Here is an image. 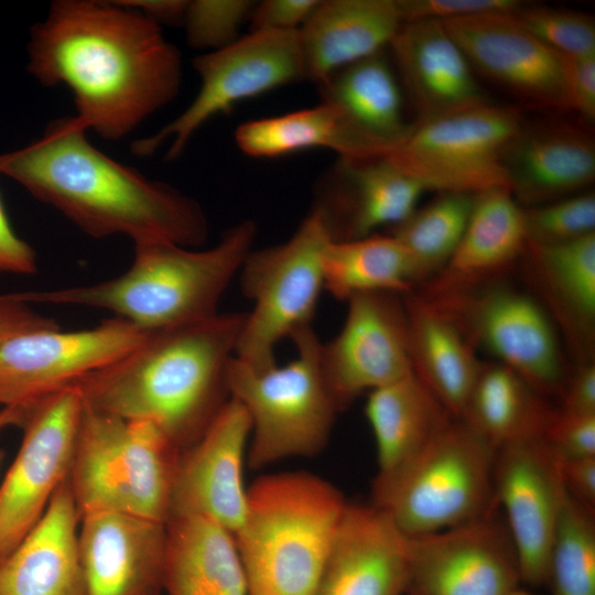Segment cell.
<instances>
[{
	"label": "cell",
	"mask_w": 595,
	"mask_h": 595,
	"mask_svg": "<svg viewBox=\"0 0 595 595\" xmlns=\"http://www.w3.org/2000/svg\"><path fill=\"white\" fill-rule=\"evenodd\" d=\"M28 56L29 73L43 86H67L76 120L106 140L130 134L182 83L178 50L126 1H53L31 28Z\"/></svg>",
	"instance_id": "obj_1"
},
{
	"label": "cell",
	"mask_w": 595,
	"mask_h": 595,
	"mask_svg": "<svg viewBox=\"0 0 595 595\" xmlns=\"http://www.w3.org/2000/svg\"><path fill=\"white\" fill-rule=\"evenodd\" d=\"M0 174L93 238L195 248L208 237L197 201L108 156L74 116L52 120L39 139L1 153Z\"/></svg>",
	"instance_id": "obj_2"
},
{
	"label": "cell",
	"mask_w": 595,
	"mask_h": 595,
	"mask_svg": "<svg viewBox=\"0 0 595 595\" xmlns=\"http://www.w3.org/2000/svg\"><path fill=\"white\" fill-rule=\"evenodd\" d=\"M245 317L218 312L150 332L132 350L74 386L86 404L151 422L184 451L229 399L227 372Z\"/></svg>",
	"instance_id": "obj_3"
},
{
	"label": "cell",
	"mask_w": 595,
	"mask_h": 595,
	"mask_svg": "<svg viewBox=\"0 0 595 595\" xmlns=\"http://www.w3.org/2000/svg\"><path fill=\"white\" fill-rule=\"evenodd\" d=\"M257 226L244 220L204 250L164 241L133 245L121 274L87 285L15 293L29 304L47 303L106 310L153 332L218 313L219 301L252 250Z\"/></svg>",
	"instance_id": "obj_4"
},
{
	"label": "cell",
	"mask_w": 595,
	"mask_h": 595,
	"mask_svg": "<svg viewBox=\"0 0 595 595\" xmlns=\"http://www.w3.org/2000/svg\"><path fill=\"white\" fill-rule=\"evenodd\" d=\"M348 501L303 470L262 475L247 487L234 534L248 595H315Z\"/></svg>",
	"instance_id": "obj_5"
},
{
	"label": "cell",
	"mask_w": 595,
	"mask_h": 595,
	"mask_svg": "<svg viewBox=\"0 0 595 595\" xmlns=\"http://www.w3.org/2000/svg\"><path fill=\"white\" fill-rule=\"evenodd\" d=\"M496 450L451 420L419 453L376 475L371 505L405 537L454 528L495 510Z\"/></svg>",
	"instance_id": "obj_6"
},
{
	"label": "cell",
	"mask_w": 595,
	"mask_h": 595,
	"mask_svg": "<svg viewBox=\"0 0 595 595\" xmlns=\"http://www.w3.org/2000/svg\"><path fill=\"white\" fill-rule=\"evenodd\" d=\"M181 453L153 423L125 420L83 401L68 475L79 516L116 511L166 523Z\"/></svg>",
	"instance_id": "obj_7"
},
{
	"label": "cell",
	"mask_w": 595,
	"mask_h": 595,
	"mask_svg": "<svg viewBox=\"0 0 595 595\" xmlns=\"http://www.w3.org/2000/svg\"><path fill=\"white\" fill-rule=\"evenodd\" d=\"M291 339L298 354L284 366L256 369L234 357L228 367L229 397L250 420L246 459L251 469L317 455L339 412L322 374L321 342L312 326L295 332Z\"/></svg>",
	"instance_id": "obj_8"
},
{
	"label": "cell",
	"mask_w": 595,
	"mask_h": 595,
	"mask_svg": "<svg viewBox=\"0 0 595 595\" xmlns=\"http://www.w3.org/2000/svg\"><path fill=\"white\" fill-rule=\"evenodd\" d=\"M332 241L312 209L292 237L251 250L240 268L241 290L253 302L246 313L235 357L256 369L275 365L278 343L311 326L323 286L322 260Z\"/></svg>",
	"instance_id": "obj_9"
},
{
	"label": "cell",
	"mask_w": 595,
	"mask_h": 595,
	"mask_svg": "<svg viewBox=\"0 0 595 595\" xmlns=\"http://www.w3.org/2000/svg\"><path fill=\"white\" fill-rule=\"evenodd\" d=\"M201 87L190 106L154 134L136 140L131 150L149 156L170 140L166 160L184 152L195 132L209 119L227 113L237 102L305 79L299 31H251L230 45L193 60Z\"/></svg>",
	"instance_id": "obj_10"
},
{
	"label": "cell",
	"mask_w": 595,
	"mask_h": 595,
	"mask_svg": "<svg viewBox=\"0 0 595 595\" xmlns=\"http://www.w3.org/2000/svg\"><path fill=\"white\" fill-rule=\"evenodd\" d=\"M521 128L518 112L488 102L419 121L387 158L426 191L508 188L502 154Z\"/></svg>",
	"instance_id": "obj_11"
},
{
	"label": "cell",
	"mask_w": 595,
	"mask_h": 595,
	"mask_svg": "<svg viewBox=\"0 0 595 595\" xmlns=\"http://www.w3.org/2000/svg\"><path fill=\"white\" fill-rule=\"evenodd\" d=\"M82 412L75 386L25 410L22 443L0 485V561L35 527L67 480Z\"/></svg>",
	"instance_id": "obj_12"
},
{
	"label": "cell",
	"mask_w": 595,
	"mask_h": 595,
	"mask_svg": "<svg viewBox=\"0 0 595 595\" xmlns=\"http://www.w3.org/2000/svg\"><path fill=\"white\" fill-rule=\"evenodd\" d=\"M150 332L112 316L79 331H32L0 344V404L26 410L137 347Z\"/></svg>",
	"instance_id": "obj_13"
},
{
	"label": "cell",
	"mask_w": 595,
	"mask_h": 595,
	"mask_svg": "<svg viewBox=\"0 0 595 595\" xmlns=\"http://www.w3.org/2000/svg\"><path fill=\"white\" fill-rule=\"evenodd\" d=\"M426 299L541 396L563 387L559 344L543 309L509 288L467 292L463 288Z\"/></svg>",
	"instance_id": "obj_14"
},
{
	"label": "cell",
	"mask_w": 595,
	"mask_h": 595,
	"mask_svg": "<svg viewBox=\"0 0 595 595\" xmlns=\"http://www.w3.org/2000/svg\"><path fill=\"white\" fill-rule=\"evenodd\" d=\"M495 511L454 528L408 537L404 595H509L520 587L517 553Z\"/></svg>",
	"instance_id": "obj_15"
},
{
	"label": "cell",
	"mask_w": 595,
	"mask_h": 595,
	"mask_svg": "<svg viewBox=\"0 0 595 595\" xmlns=\"http://www.w3.org/2000/svg\"><path fill=\"white\" fill-rule=\"evenodd\" d=\"M347 302L343 328L320 348L322 374L339 412L361 392L413 374L404 303L397 293H358Z\"/></svg>",
	"instance_id": "obj_16"
},
{
	"label": "cell",
	"mask_w": 595,
	"mask_h": 595,
	"mask_svg": "<svg viewBox=\"0 0 595 595\" xmlns=\"http://www.w3.org/2000/svg\"><path fill=\"white\" fill-rule=\"evenodd\" d=\"M565 490L559 456L542 436L496 451L494 497L519 563L521 584L545 585L548 556Z\"/></svg>",
	"instance_id": "obj_17"
},
{
	"label": "cell",
	"mask_w": 595,
	"mask_h": 595,
	"mask_svg": "<svg viewBox=\"0 0 595 595\" xmlns=\"http://www.w3.org/2000/svg\"><path fill=\"white\" fill-rule=\"evenodd\" d=\"M250 430L247 411L229 397L201 437L180 455L170 518L199 516L237 532L247 506L242 467Z\"/></svg>",
	"instance_id": "obj_18"
},
{
	"label": "cell",
	"mask_w": 595,
	"mask_h": 595,
	"mask_svg": "<svg viewBox=\"0 0 595 595\" xmlns=\"http://www.w3.org/2000/svg\"><path fill=\"white\" fill-rule=\"evenodd\" d=\"M442 23L474 72L530 102L570 110L561 55L531 35L513 13H484Z\"/></svg>",
	"instance_id": "obj_19"
},
{
	"label": "cell",
	"mask_w": 595,
	"mask_h": 595,
	"mask_svg": "<svg viewBox=\"0 0 595 595\" xmlns=\"http://www.w3.org/2000/svg\"><path fill=\"white\" fill-rule=\"evenodd\" d=\"M166 523L116 512L80 516L85 595H164Z\"/></svg>",
	"instance_id": "obj_20"
},
{
	"label": "cell",
	"mask_w": 595,
	"mask_h": 595,
	"mask_svg": "<svg viewBox=\"0 0 595 595\" xmlns=\"http://www.w3.org/2000/svg\"><path fill=\"white\" fill-rule=\"evenodd\" d=\"M426 192L387 156L343 159L320 182L315 205L332 241L363 238L385 225L396 226L416 208Z\"/></svg>",
	"instance_id": "obj_21"
},
{
	"label": "cell",
	"mask_w": 595,
	"mask_h": 595,
	"mask_svg": "<svg viewBox=\"0 0 595 595\" xmlns=\"http://www.w3.org/2000/svg\"><path fill=\"white\" fill-rule=\"evenodd\" d=\"M408 537L370 505L348 502L315 595H404Z\"/></svg>",
	"instance_id": "obj_22"
},
{
	"label": "cell",
	"mask_w": 595,
	"mask_h": 595,
	"mask_svg": "<svg viewBox=\"0 0 595 595\" xmlns=\"http://www.w3.org/2000/svg\"><path fill=\"white\" fill-rule=\"evenodd\" d=\"M389 47L420 121L488 104L469 62L442 22H404Z\"/></svg>",
	"instance_id": "obj_23"
},
{
	"label": "cell",
	"mask_w": 595,
	"mask_h": 595,
	"mask_svg": "<svg viewBox=\"0 0 595 595\" xmlns=\"http://www.w3.org/2000/svg\"><path fill=\"white\" fill-rule=\"evenodd\" d=\"M79 521L67 478L35 527L0 561V595H85Z\"/></svg>",
	"instance_id": "obj_24"
},
{
	"label": "cell",
	"mask_w": 595,
	"mask_h": 595,
	"mask_svg": "<svg viewBox=\"0 0 595 595\" xmlns=\"http://www.w3.org/2000/svg\"><path fill=\"white\" fill-rule=\"evenodd\" d=\"M402 24L396 0L318 1L299 30L305 79L318 85L381 53Z\"/></svg>",
	"instance_id": "obj_25"
},
{
	"label": "cell",
	"mask_w": 595,
	"mask_h": 595,
	"mask_svg": "<svg viewBox=\"0 0 595 595\" xmlns=\"http://www.w3.org/2000/svg\"><path fill=\"white\" fill-rule=\"evenodd\" d=\"M508 190L527 204L549 203L591 185L595 143L566 125L522 128L502 154Z\"/></svg>",
	"instance_id": "obj_26"
},
{
	"label": "cell",
	"mask_w": 595,
	"mask_h": 595,
	"mask_svg": "<svg viewBox=\"0 0 595 595\" xmlns=\"http://www.w3.org/2000/svg\"><path fill=\"white\" fill-rule=\"evenodd\" d=\"M413 374L459 420L482 370L473 344L426 299L405 295Z\"/></svg>",
	"instance_id": "obj_27"
},
{
	"label": "cell",
	"mask_w": 595,
	"mask_h": 595,
	"mask_svg": "<svg viewBox=\"0 0 595 595\" xmlns=\"http://www.w3.org/2000/svg\"><path fill=\"white\" fill-rule=\"evenodd\" d=\"M166 530L164 595H248L231 532L199 516L172 517Z\"/></svg>",
	"instance_id": "obj_28"
},
{
	"label": "cell",
	"mask_w": 595,
	"mask_h": 595,
	"mask_svg": "<svg viewBox=\"0 0 595 595\" xmlns=\"http://www.w3.org/2000/svg\"><path fill=\"white\" fill-rule=\"evenodd\" d=\"M322 102L336 106L357 133L387 156L411 133L400 86L383 53L348 65L317 85Z\"/></svg>",
	"instance_id": "obj_29"
},
{
	"label": "cell",
	"mask_w": 595,
	"mask_h": 595,
	"mask_svg": "<svg viewBox=\"0 0 595 595\" xmlns=\"http://www.w3.org/2000/svg\"><path fill=\"white\" fill-rule=\"evenodd\" d=\"M527 246L523 209L507 187L474 194L472 212L435 293L465 286L513 261Z\"/></svg>",
	"instance_id": "obj_30"
},
{
	"label": "cell",
	"mask_w": 595,
	"mask_h": 595,
	"mask_svg": "<svg viewBox=\"0 0 595 595\" xmlns=\"http://www.w3.org/2000/svg\"><path fill=\"white\" fill-rule=\"evenodd\" d=\"M365 414L375 436L378 474L414 456L454 419L414 374L370 391Z\"/></svg>",
	"instance_id": "obj_31"
},
{
	"label": "cell",
	"mask_w": 595,
	"mask_h": 595,
	"mask_svg": "<svg viewBox=\"0 0 595 595\" xmlns=\"http://www.w3.org/2000/svg\"><path fill=\"white\" fill-rule=\"evenodd\" d=\"M238 148L253 158H274L301 150L326 148L343 159L380 156L334 105H321L286 115L240 125L235 133Z\"/></svg>",
	"instance_id": "obj_32"
},
{
	"label": "cell",
	"mask_w": 595,
	"mask_h": 595,
	"mask_svg": "<svg viewBox=\"0 0 595 595\" xmlns=\"http://www.w3.org/2000/svg\"><path fill=\"white\" fill-rule=\"evenodd\" d=\"M541 394L501 364L484 365L459 419L496 451L542 436L552 414Z\"/></svg>",
	"instance_id": "obj_33"
},
{
	"label": "cell",
	"mask_w": 595,
	"mask_h": 595,
	"mask_svg": "<svg viewBox=\"0 0 595 595\" xmlns=\"http://www.w3.org/2000/svg\"><path fill=\"white\" fill-rule=\"evenodd\" d=\"M323 286L347 301L365 292L408 294L418 279L414 261L392 235L331 241L322 260Z\"/></svg>",
	"instance_id": "obj_34"
},
{
	"label": "cell",
	"mask_w": 595,
	"mask_h": 595,
	"mask_svg": "<svg viewBox=\"0 0 595 595\" xmlns=\"http://www.w3.org/2000/svg\"><path fill=\"white\" fill-rule=\"evenodd\" d=\"M527 246L562 320L577 336L591 337L595 322V232L560 244Z\"/></svg>",
	"instance_id": "obj_35"
},
{
	"label": "cell",
	"mask_w": 595,
	"mask_h": 595,
	"mask_svg": "<svg viewBox=\"0 0 595 595\" xmlns=\"http://www.w3.org/2000/svg\"><path fill=\"white\" fill-rule=\"evenodd\" d=\"M473 201L474 194L444 192L393 226L392 236L411 255L419 280L447 264L465 231Z\"/></svg>",
	"instance_id": "obj_36"
},
{
	"label": "cell",
	"mask_w": 595,
	"mask_h": 595,
	"mask_svg": "<svg viewBox=\"0 0 595 595\" xmlns=\"http://www.w3.org/2000/svg\"><path fill=\"white\" fill-rule=\"evenodd\" d=\"M594 513L565 491L548 556L552 595H595Z\"/></svg>",
	"instance_id": "obj_37"
},
{
	"label": "cell",
	"mask_w": 595,
	"mask_h": 595,
	"mask_svg": "<svg viewBox=\"0 0 595 595\" xmlns=\"http://www.w3.org/2000/svg\"><path fill=\"white\" fill-rule=\"evenodd\" d=\"M513 15L531 35L558 54H595V20L589 14L523 4Z\"/></svg>",
	"instance_id": "obj_38"
},
{
	"label": "cell",
	"mask_w": 595,
	"mask_h": 595,
	"mask_svg": "<svg viewBox=\"0 0 595 595\" xmlns=\"http://www.w3.org/2000/svg\"><path fill=\"white\" fill-rule=\"evenodd\" d=\"M523 219L527 244L574 240L595 232V196L584 193L523 209Z\"/></svg>",
	"instance_id": "obj_39"
},
{
	"label": "cell",
	"mask_w": 595,
	"mask_h": 595,
	"mask_svg": "<svg viewBox=\"0 0 595 595\" xmlns=\"http://www.w3.org/2000/svg\"><path fill=\"white\" fill-rule=\"evenodd\" d=\"M255 4L249 0L188 1L182 22L188 45L212 52L236 42Z\"/></svg>",
	"instance_id": "obj_40"
},
{
	"label": "cell",
	"mask_w": 595,
	"mask_h": 595,
	"mask_svg": "<svg viewBox=\"0 0 595 595\" xmlns=\"http://www.w3.org/2000/svg\"><path fill=\"white\" fill-rule=\"evenodd\" d=\"M404 22L448 21L484 13H515L523 4L518 0H396Z\"/></svg>",
	"instance_id": "obj_41"
},
{
	"label": "cell",
	"mask_w": 595,
	"mask_h": 595,
	"mask_svg": "<svg viewBox=\"0 0 595 595\" xmlns=\"http://www.w3.org/2000/svg\"><path fill=\"white\" fill-rule=\"evenodd\" d=\"M542 439L559 457L595 456V414L553 410Z\"/></svg>",
	"instance_id": "obj_42"
},
{
	"label": "cell",
	"mask_w": 595,
	"mask_h": 595,
	"mask_svg": "<svg viewBox=\"0 0 595 595\" xmlns=\"http://www.w3.org/2000/svg\"><path fill=\"white\" fill-rule=\"evenodd\" d=\"M318 0H267L255 4L249 20L251 31H299Z\"/></svg>",
	"instance_id": "obj_43"
},
{
	"label": "cell",
	"mask_w": 595,
	"mask_h": 595,
	"mask_svg": "<svg viewBox=\"0 0 595 595\" xmlns=\"http://www.w3.org/2000/svg\"><path fill=\"white\" fill-rule=\"evenodd\" d=\"M561 55V54H560ZM570 110L588 121L595 119V54L561 55Z\"/></svg>",
	"instance_id": "obj_44"
},
{
	"label": "cell",
	"mask_w": 595,
	"mask_h": 595,
	"mask_svg": "<svg viewBox=\"0 0 595 595\" xmlns=\"http://www.w3.org/2000/svg\"><path fill=\"white\" fill-rule=\"evenodd\" d=\"M36 271V252L14 231L0 196V274L31 275Z\"/></svg>",
	"instance_id": "obj_45"
},
{
	"label": "cell",
	"mask_w": 595,
	"mask_h": 595,
	"mask_svg": "<svg viewBox=\"0 0 595 595\" xmlns=\"http://www.w3.org/2000/svg\"><path fill=\"white\" fill-rule=\"evenodd\" d=\"M55 327L60 326L54 320L36 312L14 293L0 295V344L24 333Z\"/></svg>",
	"instance_id": "obj_46"
},
{
	"label": "cell",
	"mask_w": 595,
	"mask_h": 595,
	"mask_svg": "<svg viewBox=\"0 0 595 595\" xmlns=\"http://www.w3.org/2000/svg\"><path fill=\"white\" fill-rule=\"evenodd\" d=\"M559 466L566 494L595 511V456L559 457Z\"/></svg>",
	"instance_id": "obj_47"
},
{
	"label": "cell",
	"mask_w": 595,
	"mask_h": 595,
	"mask_svg": "<svg viewBox=\"0 0 595 595\" xmlns=\"http://www.w3.org/2000/svg\"><path fill=\"white\" fill-rule=\"evenodd\" d=\"M561 410L573 414H595V366L583 363L562 387Z\"/></svg>",
	"instance_id": "obj_48"
},
{
	"label": "cell",
	"mask_w": 595,
	"mask_h": 595,
	"mask_svg": "<svg viewBox=\"0 0 595 595\" xmlns=\"http://www.w3.org/2000/svg\"><path fill=\"white\" fill-rule=\"evenodd\" d=\"M187 2L184 0H126V3L140 10L158 24L183 22Z\"/></svg>",
	"instance_id": "obj_49"
},
{
	"label": "cell",
	"mask_w": 595,
	"mask_h": 595,
	"mask_svg": "<svg viewBox=\"0 0 595 595\" xmlns=\"http://www.w3.org/2000/svg\"><path fill=\"white\" fill-rule=\"evenodd\" d=\"M24 412V410L18 408L3 407L0 410V431L9 425L21 424ZM1 455L2 453L0 452V459Z\"/></svg>",
	"instance_id": "obj_50"
},
{
	"label": "cell",
	"mask_w": 595,
	"mask_h": 595,
	"mask_svg": "<svg viewBox=\"0 0 595 595\" xmlns=\"http://www.w3.org/2000/svg\"><path fill=\"white\" fill-rule=\"evenodd\" d=\"M509 595H536V594L518 587L515 591H512Z\"/></svg>",
	"instance_id": "obj_51"
}]
</instances>
